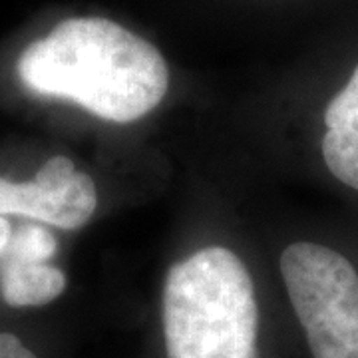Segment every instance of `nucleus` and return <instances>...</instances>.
I'll return each mask as SVG.
<instances>
[{
	"label": "nucleus",
	"mask_w": 358,
	"mask_h": 358,
	"mask_svg": "<svg viewBox=\"0 0 358 358\" xmlns=\"http://www.w3.org/2000/svg\"><path fill=\"white\" fill-rule=\"evenodd\" d=\"M253 281L225 247H207L169 268L164 287L167 358H257Z\"/></svg>",
	"instance_id": "f03ea898"
},
{
	"label": "nucleus",
	"mask_w": 358,
	"mask_h": 358,
	"mask_svg": "<svg viewBox=\"0 0 358 358\" xmlns=\"http://www.w3.org/2000/svg\"><path fill=\"white\" fill-rule=\"evenodd\" d=\"M324 126L320 141L324 164L341 183L358 192V64L345 88L327 106Z\"/></svg>",
	"instance_id": "39448f33"
},
{
	"label": "nucleus",
	"mask_w": 358,
	"mask_h": 358,
	"mask_svg": "<svg viewBox=\"0 0 358 358\" xmlns=\"http://www.w3.org/2000/svg\"><path fill=\"white\" fill-rule=\"evenodd\" d=\"M66 289V275L48 263L0 265V291L10 307H40L58 299Z\"/></svg>",
	"instance_id": "423d86ee"
},
{
	"label": "nucleus",
	"mask_w": 358,
	"mask_h": 358,
	"mask_svg": "<svg viewBox=\"0 0 358 358\" xmlns=\"http://www.w3.org/2000/svg\"><path fill=\"white\" fill-rule=\"evenodd\" d=\"M96 205V183L64 155L50 157L32 181L0 178V215L16 213L70 231L86 225Z\"/></svg>",
	"instance_id": "20e7f679"
},
{
	"label": "nucleus",
	"mask_w": 358,
	"mask_h": 358,
	"mask_svg": "<svg viewBox=\"0 0 358 358\" xmlns=\"http://www.w3.org/2000/svg\"><path fill=\"white\" fill-rule=\"evenodd\" d=\"M285 287L313 358H358V273L327 245L296 241L281 257Z\"/></svg>",
	"instance_id": "7ed1b4c3"
},
{
	"label": "nucleus",
	"mask_w": 358,
	"mask_h": 358,
	"mask_svg": "<svg viewBox=\"0 0 358 358\" xmlns=\"http://www.w3.org/2000/svg\"><path fill=\"white\" fill-rule=\"evenodd\" d=\"M32 94L68 100L115 124L148 115L166 96L162 52L108 18H68L32 42L16 64Z\"/></svg>",
	"instance_id": "f257e3e1"
},
{
	"label": "nucleus",
	"mask_w": 358,
	"mask_h": 358,
	"mask_svg": "<svg viewBox=\"0 0 358 358\" xmlns=\"http://www.w3.org/2000/svg\"><path fill=\"white\" fill-rule=\"evenodd\" d=\"M58 249L56 237L42 225H20L13 231L10 243L0 257V265L48 263Z\"/></svg>",
	"instance_id": "0eeeda50"
},
{
	"label": "nucleus",
	"mask_w": 358,
	"mask_h": 358,
	"mask_svg": "<svg viewBox=\"0 0 358 358\" xmlns=\"http://www.w3.org/2000/svg\"><path fill=\"white\" fill-rule=\"evenodd\" d=\"M13 225H10V221L4 217V215H0V257L2 253L6 251V247L10 243V237H13Z\"/></svg>",
	"instance_id": "6e6552de"
}]
</instances>
